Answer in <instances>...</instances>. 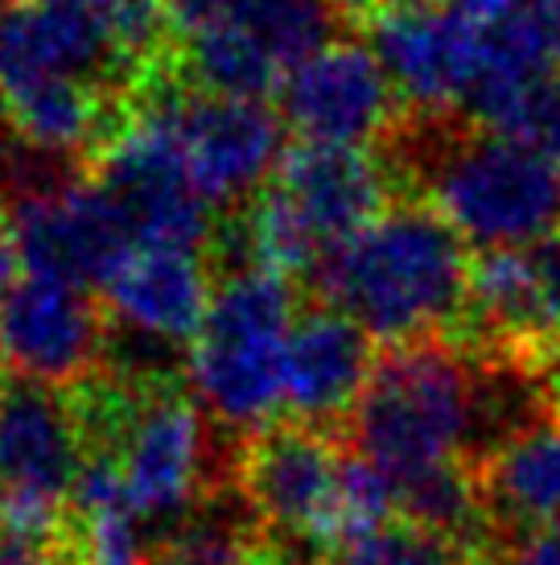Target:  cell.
<instances>
[{
	"label": "cell",
	"mask_w": 560,
	"mask_h": 565,
	"mask_svg": "<svg viewBox=\"0 0 560 565\" xmlns=\"http://www.w3.org/2000/svg\"><path fill=\"white\" fill-rule=\"evenodd\" d=\"M293 281L268 268L215 281L198 339L186 351V384L218 429L260 434L284 405V351L293 330Z\"/></svg>",
	"instance_id": "3"
},
{
	"label": "cell",
	"mask_w": 560,
	"mask_h": 565,
	"mask_svg": "<svg viewBox=\"0 0 560 565\" xmlns=\"http://www.w3.org/2000/svg\"><path fill=\"white\" fill-rule=\"evenodd\" d=\"M0 565H66L63 524L58 529L0 524Z\"/></svg>",
	"instance_id": "21"
},
{
	"label": "cell",
	"mask_w": 560,
	"mask_h": 565,
	"mask_svg": "<svg viewBox=\"0 0 560 565\" xmlns=\"http://www.w3.org/2000/svg\"><path fill=\"white\" fill-rule=\"evenodd\" d=\"M453 343L483 360L552 372L560 360V232L528 248L478 252Z\"/></svg>",
	"instance_id": "6"
},
{
	"label": "cell",
	"mask_w": 560,
	"mask_h": 565,
	"mask_svg": "<svg viewBox=\"0 0 560 565\" xmlns=\"http://www.w3.org/2000/svg\"><path fill=\"white\" fill-rule=\"evenodd\" d=\"M310 285L322 306L388 347L453 339L466 315L470 252L433 206L400 199L330 252Z\"/></svg>",
	"instance_id": "2"
},
{
	"label": "cell",
	"mask_w": 560,
	"mask_h": 565,
	"mask_svg": "<svg viewBox=\"0 0 560 565\" xmlns=\"http://www.w3.org/2000/svg\"><path fill=\"white\" fill-rule=\"evenodd\" d=\"M4 4H9V0H0V9H4Z\"/></svg>",
	"instance_id": "29"
},
{
	"label": "cell",
	"mask_w": 560,
	"mask_h": 565,
	"mask_svg": "<svg viewBox=\"0 0 560 565\" xmlns=\"http://www.w3.org/2000/svg\"><path fill=\"white\" fill-rule=\"evenodd\" d=\"M83 462L71 396L0 372V524L58 529Z\"/></svg>",
	"instance_id": "7"
},
{
	"label": "cell",
	"mask_w": 560,
	"mask_h": 565,
	"mask_svg": "<svg viewBox=\"0 0 560 565\" xmlns=\"http://www.w3.org/2000/svg\"><path fill=\"white\" fill-rule=\"evenodd\" d=\"M42 4H54V9H66V13H83L99 21L104 30L111 25V17L125 9V0H42Z\"/></svg>",
	"instance_id": "24"
},
{
	"label": "cell",
	"mask_w": 560,
	"mask_h": 565,
	"mask_svg": "<svg viewBox=\"0 0 560 565\" xmlns=\"http://www.w3.org/2000/svg\"><path fill=\"white\" fill-rule=\"evenodd\" d=\"M375 367L371 334L334 306H310L289 330L284 408L313 429H343Z\"/></svg>",
	"instance_id": "14"
},
{
	"label": "cell",
	"mask_w": 560,
	"mask_h": 565,
	"mask_svg": "<svg viewBox=\"0 0 560 565\" xmlns=\"http://www.w3.org/2000/svg\"><path fill=\"white\" fill-rule=\"evenodd\" d=\"M478 483L498 541L560 524V405L486 455Z\"/></svg>",
	"instance_id": "17"
},
{
	"label": "cell",
	"mask_w": 560,
	"mask_h": 565,
	"mask_svg": "<svg viewBox=\"0 0 560 565\" xmlns=\"http://www.w3.org/2000/svg\"><path fill=\"white\" fill-rule=\"evenodd\" d=\"M37 79H83L137 104V92L99 21L42 0H9L0 9V92Z\"/></svg>",
	"instance_id": "13"
},
{
	"label": "cell",
	"mask_w": 560,
	"mask_h": 565,
	"mask_svg": "<svg viewBox=\"0 0 560 565\" xmlns=\"http://www.w3.org/2000/svg\"><path fill=\"white\" fill-rule=\"evenodd\" d=\"M170 87V83H165ZM157 87L137 104L128 125L87 166L91 182L111 199L137 239V248H206L215 232V211L190 182L182 145L173 137Z\"/></svg>",
	"instance_id": "5"
},
{
	"label": "cell",
	"mask_w": 560,
	"mask_h": 565,
	"mask_svg": "<svg viewBox=\"0 0 560 565\" xmlns=\"http://www.w3.org/2000/svg\"><path fill=\"white\" fill-rule=\"evenodd\" d=\"M433 4L457 13L462 21H470V25H495L498 17L511 13L519 0H433Z\"/></svg>",
	"instance_id": "23"
},
{
	"label": "cell",
	"mask_w": 560,
	"mask_h": 565,
	"mask_svg": "<svg viewBox=\"0 0 560 565\" xmlns=\"http://www.w3.org/2000/svg\"><path fill=\"white\" fill-rule=\"evenodd\" d=\"M396 99L400 95L384 75L375 50L338 38L284 75L280 120L301 137V145L367 149L396 128Z\"/></svg>",
	"instance_id": "12"
},
{
	"label": "cell",
	"mask_w": 560,
	"mask_h": 565,
	"mask_svg": "<svg viewBox=\"0 0 560 565\" xmlns=\"http://www.w3.org/2000/svg\"><path fill=\"white\" fill-rule=\"evenodd\" d=\"M260 545L251 516H194L182 533L161 541L149 565H248Z\"/></svg>",
	"instance_id": "20"
},
{
	"label": "cell",
	"mask_w": 560,
	"mask_h": 565,
	"mask_svg": "<svg viewBox=\"0 0 560 565\" xmlns=\"http://www.w3.org/2000/svg\"><path fill=\"white\" fill-rule=\"evenodd\" d=\"M552 384H557V396H560V360H557V367H552Z\"/></svg>",
	"instance_id": "28"
},
{
	"label": "cell",
	"mask_w": 560,
	"mask_h": 565,
	"mask_svg": "<svg viewBox=\"0 0 560 565\" xmlns=\"http://www.w3.org/2000/svg\"><path fill=\"white\" fill-rule=\"evenodd\" d=\"M396 95L412 111H457L483 63V25L433 0H379L363 17Z\"/></svg>",
	"instance_id": "11"
},
{
	"label": "cell",
	"mask_w": 560,
	"mask_h": 565,
	"mask_svg": "<svg viewBox=\"0 0 560 565\" xmlns=\"http://www.w3.org/2000/svg\"><path fill=\"white\" fill-rule=\"evenodd\" d=\"M338 4H343V13L351 17V21H363V17L371 13L379 0H338Z\"/></svg>",
	"instance_id": "25"
},
{
	"label": "cell",
	"mask_w": 560,
	"mask_h": 565,
	"mask_svg": "<svg viewBox=\"0 0 560 565\" xmlns=\"http://www.w3.org/2000/svg\"><path fill=\"white\" fill-rule=\"evenodd\" d=\"M343 441L301 422H272L235 446V495L284 565L343 553Z\"/></svg>",
	"instance_id": "4"
},
{
	"label": "cell",
	"mask_w": 560,
	"mask_h": 565,
	"mask_svg": "<svg viewBox=\"0 0 560 565\" xmlns=\"http://www.w3.org/2000/svg\"><path fill=\"white\" fill-rule=\"evenodd\" d=\"M248 565H284V562H280V557H277L272 550H268V545H260V550L251 553V562H248Z\"/></svg>",
	"instance_id": "26"
},
{
	"label": "cell",
	"mask_w": 560,
	"mask_h": 565,
	"mask_svg": "<svg viewBox=\"0 0 560 565\" xmlns=\"http://www.w3.org/2000/svg\"><path fill=\"white\" fill-rule=\"evenodd\" d=\"M111 318L95 294L21 273L0 289V372L75 388L108 363Z\"/></svg>",
	"instance_id": "9"
},
{
	"label": "cell",
	"mask_w": 560,
	"mask_h": 565,
	"mask_svg": "<svg viewBox=\"0 0 560 565\" xmlns=\"http://www.w3.org/2000/svg\"><path fill=\"white\" fill-rule=\"evenodd\" d=\"M540 4H545L548 13H552V17H557V21H560V0H540Z\"/></svg>",
	"instance_id": "27"
},
{
	"label": "cell",
	"mask_w": 560,
	"mask_h": 565,
	"mask_svg": "<svg viewBox=\"0 0 560 565\" xmlns=\"http://www.w3.org/2000/svg\"><path fill=\"white\" fill-rule=\"evenodd\" d=\"M190 182L211 211L235 215L272 182L284 149V120L265 99H227L182 83L161 92Z\"/></svg>",
	"instance_id": "8"
},
{
	"label": "cell",
	"mask_w": 560,
	"mask_h": 565,
	"mask_svg": "<svg viewBox=\"0 0 560 565\" xmlns=\"http://www.w3.org/2000/svg\"><path fill=\"white\" fill-rule=\"evenodd\" d=\"M379 153L400 199L433 206L466 248H528L560 232V166L457 111L405 108Z\"/></svg>",
	"instance_id": "1"
},
{
	"label": "cell",
	"mask_w": 560,
	"mask_h": 565,
	"mask_svg": "<svg viewBox=\"0 0 560 565\" xmlns=\"http://www.w3.org/2000/svg\"><path fill=\"white\" fill-rule=\"evenodd\" d=\"M165 9L173 42L198 30H223L260 50L280 75L338 42V30L351 21L338 0H165Z\"/></svg>",
	"instance_id": "16"
},
{
	"label": "cell",
	"mask_w": 560,
	"mask_h": 565,
	"mask_svg": "<svg viewBox=\"0 0 560 565\" xmlns=\"http://www.w3.org/2000/svg\"><path fill=\"white\" fill-rule=\"evenodd\" d=\"M491 550H474L453 536L417 529L408 520H388L384 529L355 541L343 553V565H486Z\"/></svg>",
	"instance_id": "19"
},
{
	"label": "cell",
	"mask_w": 560,
	"mask_h": 565,
	"mask_svg": "<svg viewBox=\"0 0 560 565\" xmlns=\"http://www.w3.org/2000/svg\"><path fill=\"white\" fill-rule=\"evenodd\" d=\"M486 565H560V524L498 541L486 553Z\"/></svg>",
	"instance_id": "22"
},
{
	"label": "cell",
	"mask_w": 560,
	"mask_h": 565,
	"mask_svg": "<svg viewBox=\"0 0 560 565\" xmlns=\"http://www.w3.org/2000/svg\"><path fill=\"white\" fill-rule=\"evenodd\" d=\"M211 289L215 277L203 252L137 248L108 281L104 310L125 334L190 351L215 298Z\"/></svg>",
	"instance_id": "15"
},
{
	"label": "cell",
	"mask_w": 560,
	"mask_h": 565,
	"mask_svg": "<svg viewBox=\"0 0 560 565\" xmlns=\"http://www.w3.org/2000/svg\"><path fill=\"white\" fill-rule=\"evenodd\" d=\"M470 125L495 132L503 141L524 145L528 153L560 166V71L519 83L511 92L491 95L462 108Z\"/></svg>",
	"instance_id": "18"
},
{
	"label": "cell",
	"mask_w": 560,
	"mask_h": 565,
	"mask_svg": "<svg viewBox=\"0 0 560 565\" xmlns=\"http://www.w3.org/2000/svg\"><path fill=\"white\" fill-rule=\"evenodd\" d=\"M9 220H13L25 273L75 285L87 294L95 285L108 289L111 277L137 252L128 223L120 220L108 194L91 182V173L30 199H17L9 203Z\"/></svg>",
	"instance_id": "10"
}]
</instances>
